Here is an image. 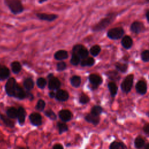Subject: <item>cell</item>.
Returning <instances> with one entry per match:
<instances>
[{"mask_svg": "<svg viewBox=\"0 0 149 149\" xmlns=\"http://www.w3.org/2000/svg\"><path fill=\"white\" fill-rule=\"evenodd\" d=\"M57 127L58 128V131L59 134L66 132L68 130V126L67 125L63 122H58L57 123Z\"/></svg>", "mask_w": 149, "mask_h": 149, "instance_id": "cell-31", "label": "cell"}, {"mask_svg": "<svg viewBox=\"0 0 149 149\" xmlns=\"http://www.w3.org/2000/svg\"><path fill=\"white\" fill-rule=\"evenodd\" d=\"M109 149H125V146L122 142L114 141L110 144Z\"/></svg>", "mask_w": 149, "mask_h": 149, "instance_id": "cell-25", "label": "cell"}, {"mask_svg": "<svg viewBox=\"0 0 149 149\" xmlns=\"http://www.w3.org/2000/svg\"><path fill=\"white\" fill-rule=\"evenodd\" d=\"M108 87L112 97H114L118 92V87L114 82H109L108 84Z\"/></svg>", "mask_w": 149, "mask_h": 149, "instance_id": "cell-23", "label": "cell"}, {"mask_svg": "<svg viewBox=\"0 0 149 149\" xmlns=\"http://www.w3.org/2000/svg\"><path fill=\"white\" fill-rule=\"evenodd\" d=\"M146 115H147V116H148V117H149V111H148V112H147V113H146Z\"/></svg>", "mask_w": 149, "mask_h": 149, "instance_id": "cell-49", "label": "cell"}, {"mask_svg": "<svg viewBox=\"0 0 149 149\" xmlns=\"http://www.w3.org/2000/svg\"><path fill=\"white\" fill-rule=\"evenodd\" d=\"M48 78L49 79L48 88L49 90H55L59 88L61 86V81L58 78L54 77L52 74H49Z\"/></svg>", "mask_w": 149, "mask_h": 149, "instance_id": "cell-7", "label": "cell"}, {"mask_svg": "<svg viewBox=\"0 0 149 149\" xmlns=\"http://www.w3.org/2000/svg\"><path fill=\"white\" fill-rule=\"evenodd\" d=\"M13 97L19 100H23L25 98H27V91H24L21 87L17 85Z\"/></svg>", "mask_w": 149, "mask_h": 149, "instance_id": "cell-17", "label": "cell"}, {"mask_svg": "<svg viewBox=\"0 0 149 149\" xmlns=\"http://www.w3.org/2000/svg\"><path fill=\"white\" fill-rule=\"evenodd\" d=\"M47 84V81L44 78L40 77L37 80V85L40 88H44Z\"/></svg>", "mask_w": 149, "mask_h": 149, "instance_id": "cell-38", "label": "cell"}, {"mask_svg": "<svg viewBox=\"0 0 149 149\" xmlns=\"http://www.w3.org/2000/svg\"><path fill=\"white\" fill-rule=\"evenodd\" d=\"M34 81L31 78H27L23 82V86L24 88L27 90H31L34 87Z\"/></svg>", "mask_w": 149, "mask_h": 149, "instance_id": "cell-26", "label": "cell"}, {"mask_svg": "<svg viewBox=\"0 0 149 149\" xmlns=\"http://www.w3.org/2000/svg\"><path fill=\"white\" fill-rule=\"evenodd\" d=\"M45 107V102L42 100H39L36 106V109L38 111H42Z\"/></svg>", "mask_w": 149, "mask_h": 149, "instance_id": "cell-35", "label": "cell"}, {"mask_svg": "<svg viewBox=\"0 0 149 149\" xmlns=\"http://www.w3.org/2000/svg\"><path fill=\"white\" fill-rule=\"evenodd\" d=\"M69 93L63 90H58L55 93V98L59 101H66L69 98Z\"/></svg>", "mask_w": 149, "mask_h": 149, "instance_id": "cell-13", "label": "cell"}, {"mask_svg": "<svg viewBox=\"0 0 149 149\" xmlns=\"http://www.w3.org/2000/svg\"><path fill=\"white\" fill-rule=\"evenodd\" d=\"M6 115L9 118L16 119L17 117V109L15 107H10L6 110Z\"/></svg>", "mask_w": 149, "mask_h": 149, "instance_id": "cell-24", "label": "cell"}, {"mask_svg": "<svg viewBox=\"0 0 149 149\" xmlns=\"http://www.w3.org/2000/svg\"><path fill=\"white\" fill-rule=\"evenodd\" d=\"M11 68H12V72L14 73H18L21 70V69H22L21 65L17 61L13 62L11 63Z\"/></svg>", "mask_w": 149, "mask_h": 149, "instance_id": "cell-30", "label": "cell"}, {"mask_svg": "<svg viewBox=\"0 0 149 149\" xmlns=\"http://www.w3.org/2000/svg\"><path fill=\"white\" fill-rule=\"evenodd\" d=\"M141 56V59L143 61H144V62L149 61V51L145 50L143 52H142Z\"/></svg>", "mask_w": 149, "mask_h": 149, "instance_id": "cell-40", "label": "cell"}, {"mask_svg": "<svg viewBox=\"0 0 149 149\" xmlns=\"http://www.w3.org/2000/svg\"><path fill=\"white\" fill-rule=\"evenodd\" d=\"M44 115L47 117H48V118H49L51 120H56V118H57L56 114L51 109H47V110H46L44 112Z\"/></svg>", "mask_w": 149, "mask_h": 149, "instance_id": "cell-33", "label": "cell"}, {"mask_svg": "<svg viewBox=\"0 0 149 149\" xmlns=\"http://www.w3.org/2000/svg\"><path fill=\"white\" fill-rule=\"evenodd\" d=\"M103 111V108L100 105H94L91 109L90 113L95 116H100Z\"/></svg>", "mask_w": 149, "mask_h": 149, "instance_id": "cell-27", "label": "cell"}, {"mask_svg": "<svg viewBox=\"0 0 149 149\" xmlns=\"http://www.w3.org/2000/svg\"><path fill=\"white\" fill-rule=\"evenodd\" d=\"M143 130L144 133L147 134V136H149V123H146L143 127Z\"/></svg>", "mask_w": 149, "mask_h": 149, "instance_id": "cell-42", "label": "cell"}, {"mask_svg": "<svg viewBox=\"0 0 149 149\" xmlns=\"http://www.w3.org/2000/svg\"><path fill=\"white\" fill-rule=\"evenodd\" d=\"M26 112L25 109L23 107H19L17 109V120L20 125H23L25 122V118Z\"/></svg>", "mask_w": 149, "mask_h": 149, "instance_id": "cell-16", "label": "cell"}, {"mask_svg": "<svg viewBox=\"0 0 149 149\" xmlns=\"http://www.w3.org/2000/svg\"><path fill=\"white\" fill-rule=\"evenodd\" d=\"M90 101V98L87 95L83 94L79 97V102L81 104H87Z\"/></svg>", "mask_w": 149, "mask_h": 149, "instance_id": "cell-39", "label": "cell"}, {"mask_svg": "<svg viewBox=\"0 0 149 149\" xmlns=\"http://www.w3.org/2000/svg\"><path fill=\"white\" fill-rule=\"evenodd\" d=\"M29 119L31 123L36 126H40L42 124L41 115L37 112H34L29 115Z\"/></svg>", "mask_w": 149, "mask_h": 149, "instance_id": "cell-9", "label": "cell"}, {"mask_svg": "<svg viewBox=\"0 0 149 149\" xmlns=\"http://www.w3.org/2000/svg\"><path fill=\"white\" fill-rule=\"evenodd\" d=\"M6 3L14 14H19L23 10V6L20 0H6Z\"/></svg>", "mask_w": 149, "mask_h": 149, "instance_id": "cell-2", "label": "cell"}, {"mask_svg": "<svg viewBox=\"0 0 149 149\" xmlns=\"http://www.w3.org/2000/svg\"><path fill=\"white\" fill-rule=\"evenodd\" d=\"M146 17H147V19L148 22H149V12H148L146 13Z\"/></svg>", "mask_w": 149, "mask_h": 149, "instance_id": "cell-46", "label": "cell"}, {"mask_svg": "<svg viewBox=\"0 0 149 149\" xmlns=\"http://www.w3.org/2000/svg\"><path fill=\"white\" fill-rule=\"evenodd\" d=\"M52 149H63V147L60 144H56L53 146Z\"/></svg>", "mask_w": 149, "mask_h": 149, "instance_id": "cell-43", "label": "cell"}, {"mask_svg": "<svg viewBox=\"0 0 149 149\" xmlns=\"http://www.w3.org/2000/svg\"><path fill=\"white\" fill-rule=\"evenodd\" d=\"M9 74V69L6 66L0 64V80H5L7 79Z\"/></svg>", "mask_w": 149, "mask_h": 149, "instance_id": "cell-19", "label": "cell"}, {"mask_svg": "<svg viewBox=\"0 0 149 149\" xmlns=\"http://www.w3.org/2000/svg\"><path fill=\"white\" fill-rule=\"evenodd\" d=\"M56 68L58 71H62L66 69V64L64 62H60L57 63Z\"/></svg>", "mask_w": 149, "mask_h": 149, "instance_id": "cell-41", "label": "cell"}, {"mask_svg": "<svg viewBox=\"0 0 149 149\" xmlns=\"http://www.w3.org/2000/svg\"><path fill=\"white\" fill-rule=\"evenodd\" d=\"M59 117L63 122H67L72 119V114L68 109H62L59 112Z\"/></svg>", "mask_w": 149, "mask_h": 149, "instance_id": "cell-10", "label": "cell"}, {"mask_svg": "<svg viewBox=\"0 0 149 149\" xmlns=\"http://www.w3.org/2000/svg\"><path fill=\"white\" fill-rule=\"evenodd\" d=\"M115 68L118 71L124 73L127 69V65L126 63H120L118 62L115 64Z\"/></svg>", "mask_w": 149, "mask_h": 149, "instance_id": "cell-32", "label": "cell"}, {"mask_svg": "<svg viewBox=\"0 0 149 149\" xmlns=\"http://www.w3.org/2000/svg\"><path fill=\"white\" fill-rule=\"evenodd\" d=\"M16 149H26V148H24V147H17Z\"/></svg>", "mask_w": 149, "mask_h": 149, "instance_id": "cell-47", "label": "cell"}, {"mask_svg": "<svg viewBox=\"0 0 149 149\" xmlns=\"http://www.w3.org/2000/svg\"><path fill=\"white\" fill-rule=\"evenodd\" d=\"M133 83V75L129 74L123 80L120 84V87L123 92L127 94L132 88Z\"/></svg>", "mask_w": 149, "mask_h": 149, "instance_id": "cell-3", "label": "cell"}, {"mask_svg": "<svg viewBox=\"0 0 149 149\" xmlns=\"http://www.w3.org/2000/svg\"><path fill=\"white\" fill-rule=\"evenodd\" d=\"M134 144L136 148L142 149L144 148V147L146 144L145 140L141 136H139L137 137H136V139H134Z\"/></svg>", "mask_w": 149, "mask_h": 149, "instance_id": "cell-18", "label": "cell"}, {"mask_svg": "<svg viewBox=\"0 0 149 149\" xmlns=\"http://www.w3.org/2000/svg\"><path fill=\"white\" fill-rule=\"evenodd\" d=\"M94 59L91 57H87L81 62V65L83 66H91L94 64Z\"/></svg>", "mask_w": 149, "mask_h": 149, "instance_id": "cell-29", "label": "cell"}, {"mask_svg": "<svg viewBox=\"0 0 149 149\" xmlns=\"http://www.w3.org/2000/svg\"><path fill=\"white\" fill-rule=\"evenodd\" d=\"M130 29L133 33L138 34L144 30V27L142 23L139 22H134L132 24Z\"/></svg>", "mask_w": 149, "mask_h": 149, "instance_id": "cell-14", "label": "cell"}, {"mask_svg": "<svg viewBox=\"0 0 149 149\" xmlns=\"http://www.w3.org/2000/svg\"><path fill=\"white\" fill-rule=\"evenodd\" d=\"M100 51H101V48L99 45H97L93 46L90 50L91 54L93 56L98 55L100 52Z\"/></svg>", "mask_w": 149, "mask_h": 149, "instance_id": "cell-34", "label": "cell"}, {"mask_svg": "<svg viewBox=\"0 0 149 149\" xmlns=\"http://www.w3.org/2000/svg\"><path fill=\"white\" fill-rule=\"evenodd\" d=\"M0 118L6 126L11 127V128H12L15 126L14 122L12 121L10 119V118H9L8 116H6L3 114H0Z\"/></svg>", "mask_w": 149, "mask_h": 149, "instance_id": "cell-22", "label": "cell"}, {"mask_svg": "<svg viewBox=\"0 0 149 149\" xmlns=\"http://www.w3.org/2000/svg\"><path fill=\"white\" fill-rule=\"evenodd\" d=\"M45 1H47V0H40V1H39V2H40V3H42V2H44Z\"/></svg>", "mask_w": 149, "mask_h": 149, "instance_id": "cell-48", "label": "cell"}, {"mask_svg": "<svg viewBox=\"0 0 149 149\" xmlns=\"http://www.w3.org/2000/svg\"><path fill=\"white\" fill-rule=\"evenodd\" d=\"M85 120L88 122L93 124L94 126H97L99 124L100 121V116H95L93 114L88 113L84 117Z\"/></svg>", "mask_w": 149, "mask_h": 149, "instance_id": "cell-12", "label": "cell"}, {"mask_svg": "<svg viewBox=\"0 0 149 149\" xmlns=\"http://www.w3.org/2000/svg\"><path fill=\"white\" fill-rule=\"evenodd\" d=\"M136 90L137 93L140 95H144L146 93L147 87V84L144 81L140 80L136 84Z\"/></svg>", "mask_w": 149, "mask_h": 149, "instance_id": "cell-11", "label": "cell"}, {"mask_svg": "<svg viewBox=\"0 0 149 149\" xmlns=\"http://www.w3.org/2000/svg\"><path fill=\"white\" fill-rule=\"evenodd\" d=\"M49 96L51 97V98H54L55 97V93L54 92V91H51L49 93Z\"/></svg>", "mask_w": 149, "mask_h": 149, "instance_id": "cell-44", "label": "cell"}, {"mask_svg": "<svg viewBox=\"0 0 149 149\" xmlns=\"http://www.w3.org/2000/svg\"><path fill=\"white\" fill-rule=\"evenodd\" d=\"M108 77L112 80H119V74H118V72L117 71H111V72H109L108 73Z\"/></svg>", "mask_w": 149, "mask_h": 149, "instance_id": "cell-36", "label": "cell"}, {"mask_svg": "<svg viewBox=\"0 0 149 149\" xmlns=\"http://www.w3.org/2000/svg\"><path fill=\"white\" fill-rule=\"evenodd\" d=\"M122 45V46L126 48V49H129L130 48L133 44V41L131 37H130L129 36H125L121 41Z\"/></svg>", "mask_w": 149, "mask_h": 149, "instance_id": "cell-21", "label": "cell"}, {"mask_svg": "<svg viewBox=\"0 0 149 149\" xmlns=\"http://www.w3.org/2000/svg\"><path fill=\"white\" fill-rule=\"evenodd\" d=\"M80 61V57L77 55L75 54H73L70 59V63L73 65H77L79 63Z\"/></svg>", "mask_w": 149, "mask_h": 149, "instance_id": "cell-37", "label": "cell"}, {"mask_svg": "<svg viewBox=\"0 0 149 149\" xmlns=\"http://www.w3.org/2000/svg\"><path fill=\"white\" fill-rule=\"evenodd\" d=\"M73 54L77 55L80 58L83 59L87 58L88 52L87 49L81 45H76L73 48Z\"/></svg>", "mask_w": 149, "mask_h": 149, "instance_id": "cell-6", "label": "cell"}, {"mask_svg": "<svg viewBox=\"0 0 149 149\" xmlns=\"http://www.w3.org/2000/svg\"><path fill=\"white\" fill-rule=\"evenodd\" d=\"M147 1H148V2H149V0H147Z\"/></svg>", "mask_w": 149, "mask_h": 149, "instance_id": "cell-50", "label": "cell"}, {"mask_svg": "<svg viewBox=\"0 0 149 149\" xmlns=\"http://www.w3.org/2000/svg\"><path fill=\"white\" fill-rule=\"evenodd\" d=\"M37 16L41 20H47L49 22H52L55 20L58 16L54 14H47V13H37Z\"/></svg>", "mask_w": 149, "mask_h": 149, "instance_id": "cell-15", "label": "cell"}, {"mask_svg": "<svg viewBox=\"0 0 149 149\" xmlns=\"http://www.w3.org/2000/svg\"><path fill=\"white\" fill-rule=\"evenodd\" d=\"M88 79L90 83L92 86L93 89H96L98 87V86H100L102 82L101 77L95 74H90L88 77Z\"/></svg>", "mask_w": 149, "mask_h": 149, "instance_id": "cell-8", "label": "cell"}, {"mask_svg": "<svg viewBox=\"0 0 149 149\" xmlns=\"http://www.w3.org/2000/svg\"><path fill=\"white\" fill-rule=\"evenodd\" d=\"M123 34V29L119 27L110 29L107 33V36L112 40H118L120 38Z\"/></svg>", "mask_w": 149, "mask_h": 149, "instance_id": "cell-5", "label": "cell"}, {"mask_svg": "<svg viewBox=\"0 0 149 149\" xmlns=\"http://www.w3.org/2000/svg\"><path fill=\"white\" fill-rule=\"evenodd\" d=\"M70 83L74 87H78L81 84V78L79 76H73L70 79Z\"/></svg>", "mask_w": 149, "mask_h": 149, "instance_id": "cell-28", "label": "cell"}, {"mask_svg": "<svg viewBox=\"0 0 149 149\" xmlns=\"http://www.w3.org/2000/svg\"><path fill=\"white\" fill-rule=\"evenodd\" d=\"M17 84L14 78H9L5 84V91L9 97H13L16 90Z\"/></svg>", "mask_w": 149, "mask_h": 149, "instance_id": "cell-4", "label": "cell"}, {"mask_svg": "<svg viewBox=\"0 0 149 149\" xmlns=\"http://www.w3.org/2000/svg\"><path fill=\"white\" fill-rule=\"evenodd\" d=\"M143 149H149V143H147L144 147Z\"/></svg>", "mask_w": 149, "mask_h": 149, "instance_id": "cell-45", "label": "cell"}, {"mask_svg": "<svg viewBox=\"0 0 149 149\" xmlns=\"http://www.w3.org/2000/svg\"><path fill=\"white\" fill-rule=\"evenodd\" d=\"M68 57V53L65 50H59L56 51L54 54V58L56 60L61 61L66 59Z\"/></svg>", "mask_w": 149, "mask_h": 149, "instance_id": "cell-20", "label": "cell"}, {"mask_svg": "<svg viewBox=\"0 0 149 149\" xmlns=\"http://www.w3.org/2000/svg\"><path fill=\"white\" fill-rule=\"evenodd\" d=\"M115 17V15L114 13H111L110 15H108L107 17L102 19L97 24H95L93 27V30L94 31H98L104 30L113 22Z\"/></svg>", "mask_w": 149, "mask_h": 149, "instance_id": "cell-1", "label": "cell"}]
</instances>
